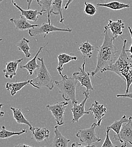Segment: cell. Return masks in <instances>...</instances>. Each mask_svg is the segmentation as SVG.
Here are the masks:
<instances>
[{"label":"cell","instance_id":"2e32d148","mask_svg":"<svg viewBox=\"0 0 132 147\" xmlns=\"http://www.w3.org/2000/svg\"><path fill=\"white\" fill-rule=\"evenodd\" d=\"M70 140L64 137L58 129V126H55L54 137L49 147H68V145Z\"/></svg>","mask_w":132,"mask_h":147},{"label":"cell","instance_id":"8fae6325","mask_svg":"<svg viewBox=\"0 0 132 147\" xmlns=\"http://www.w3.org/2000/svg\"><path fill=\"white\" fill-rule=\"evenodd\" d=\"M130 118H131V116L128 117L125 115H124L122 117V118L120 120L115 121L112 125H111L110 126H108L107 127V129H109L110 130L113 129L115 132L116 135H115L113 136L114 140H117V141H119L121 143H123V142L121 140L120 137V132L122 129L123 124L128 122Z\"/></svg>","mask_w":132,"mask_h":147},{"label":"cell","instance_id":"ab89813d","mask_svg":"<svg viewBox=\"0 0 132 147\" xmlns=\"http://www.w3.org/2000/svg\"><path fill=\"white\" fill-rule=\"evenodd\" d=\"M3 1H5V0H0V4H1V3L2 2H3ZM12 1V2H14V0H11Z\"/></svg>","mask_w":132,"mask_h":147},{"label":"cell","instance_id":"e575fe53","mask_svg":"<svg viewBox=\"0 0 132 147\" xmlns=\"http://www.w3.org/2000/svg\"><path fill=\"white\" fill-rule=\"evenodd\" d=\"M3 106V104H0V118L3 117V115H5V112L1 110Z\"/></svg>","mask_w":132,"mask_h":147},{"label":"cell","instance_id":"ac0fdd59","mask_svg":"<svg viewBox=\"0 0 132 147\" xmlns=\"http://www.w3.org/2000/svg\"><path fill=\"white\" fill-rule=\"evenodd\" d=\"M32 132V138L38 143H41L47 140L50 137V131L46 127H33Z\"/></svg>","mask_w":132,"mask_h":147},{"label":"cell","instance_id":"1f68e13d","mask_svg":"<svg viewBox=\"0 0 132 147\" xmlns=\"http://www.w3.org/2000/svg\"><path fill=\"white\" fill-rule=\"evenodd\" d=\"M128 30H129V32H130V34H131V38H132V29L131 28V27H128ZM126 51H127V52H129V53H131V55H130L129 57L131 58V59H132V45H131L130 48H129L128 50H126Z\"/></svg>","mask_w":132,"mask_h":147},{"label":"cell","instance_id":"60d3db41","mask_svg":"<svg viewBox=\"0 0 132 147\" xmlns=\"http://www.w3.org/2000/svg\"><path fill=\"white\" fill-rule=\"evenodd\" d=\"M2 41V38H0V42Z\"/></svg>","mask_w":132,"mask_h":147},{"label":"cell","instance_id":"8992f818","mask_svg":"<svg viewBox=\"0 0 132 147\" xmlns=\"http://www.w3.org/2000/svg\"><path fill=\"white\" fill-rule=\"evenodd\" d=\"M98 127L96 123H93L89 129H80L76 134V136L80 140L87 146H92L95 142H100L102 140L96 133L95 129Z\"/></svg>","mask_w":132,"mask_h":147},{"label":"cell","instance_id":"836d02e7","mask_svg":"<svg viewBox=\"0 0 132 147\" xmlns=\"http://www.w3.org/2000/svg\"><path fill=\"white\" fill-rule=\"evenodd\" d=\"M74 1V0H67V2H66V5H65V6H64V9H65V10H67L68 8V7H69V6L71 5V3Z\"/></svg>","mask_w":132,"mask_h":147},{"label":"cell","instance_id":"4dcf8cb0","mask_svg":"<svg viewBox=\"0 0 132 147\" xmlns=\"http://www.w3.org/2000/svg\"><path fill=\"white\" fill-rule=\"evenodd\" d=\"M71 147H96L94 145H92V146H83L82 144L78 143L77 142L71 144Z\"/></svg>","mask_w":132,"mask_h":147},{"label":"cell","instance_id":"484cf974","mask_svg":"<svg viewBox=\"0 0 132 147\" xmlns=\"http://www.w3.org/2000/svg\"><path fill=\"white\" fill-rule=\"evenodd\" d=\"M29 40L25 37H23L17 44V47L18 48V51L23 52L24 54L25 57L27 58H30L31 56V54L29 52V51L31 49L29 45Z\"/></svg>","mask_w":132,"mask_h":147},{"label":"cell","instance_id":"e0dca14e","mask_svg":"<svg viewBox=\"0 0 132 147\" xmlns=\"http://www.w3.org/2000/svg\"><path fill=\"white\" fill-rule=\"evenodd\" d=\"M108 28L111 31L112 35L115 38L123 34V29L125 28V24L121 19H118L117 21L112 20H109V23L107 25Z\"/></svg>","mask_w":132,"mask_h":147},{"label":"cell","instance_id":"9a60e30c","mask_svg":"<svg viewBox=\"0 0 132 147\" xmlns=\"http://www.w3.org/2000/svg\"><path fill=\"white\" fill-rule=\"evenodd\" d=\"M10 21L14 24L15 28L19 31H24L29 30L39 26V24H32L27 21V19L23 16H20V18L10 19Z\"/></svg>","mask_w":132,"mask_h":147},{"label":"cell","instance_id":"7c38bea8","mask_svg":"<svg viewBox=\"0 0 132 147\" xmlns=\"http://www.w3.org/2000/svg\"><path fill=\"white\" fill-rule=\"evenodd\" d=\"M12 3L14 6H15L18 9H19V11L21 13V16H24L27 20L32 21L34 22H37L38 19V17L42 16L44 13V11H42V10L41 11L32 9L24 10L22 9L20 6H19V5L15 2H13Z\"/></svg>","mask_w":132,"mask_h":147},{"label":"cell","instance_id":"6da1fadb","mask_svg":"<svg viewBox=\"0 0 132 147\" xmlns=\"http://www.w3.org/2000/svg\"><path fill=\"white\" fill-rule=\"evenodd\" d=\"M115 38L107 26L104 27V40L103 42L99 47H97L98 55L96 65L94 70L90 73L91 76L97 77L99 72L103 73L111 66H112L119 57V51L113 44Z\"/></svg>","mask_w":132,"mask_h":147},{"label":"cell","instance_id":"9c48e42d","mask_svg":"<svg viewBox=\"0 0 132 147\" xmlns=\"http://www.w3.org/2000/svg\"><path fill=\"white\" fill-rule=\"evenodd\" d=\"M83 94L85 96V98L80 104H78V102H72V108L71 109L73 114V119L71 121L72 123L78 122L80 119L84 115L89 114V111H86L85 109V107L88 99L89 98L90 93L84 92Z\"/></svg>","mask_w":132,"mask_h":147},{"label":"cell","instance_id":"3957f363","mask_svg":"<svg viewBox=\"0 0 132 147\" xmlns=\"http://www.w3.org/2000/svg\"><path fill=\"white\" fill-rule=\"evenodd\" d=\"M41 65L36 78L31 80V85L34 87L39 89L40 87H46L49 91H52L54 86L53 78L49 72L43 58H38Z\"/></svg>","mask_w":132,"mask_h":147},{"label":"cell","instance_id":"44dd1931","mask_svg":"<svg viewBox=\"0 0 132 147\" xmlns=\"http://www.w3.org/2000/svg\"><path fill=\"white\" fill-rule=\"evenodd\" d=\"M28 84H31V80L21 82L7 83L6 84V88L10 92L12 96H14L17 92H19L23 88Z\"/></svg>","mask_w":132,"mask_h":147},{"label":"cell","instance_id":"4fadbf2b","mask_svg":"<svg viewBox=\"0 0 132 147\" xmlns=\"http://www.w3.org/2000/svg\"><path fill=\"white\" fill-rule=\"evenodd\" d=\"M23 58H20L7 62L5 68L3 70V72L5 74V77L11 79L15 76L17 75L18 65L19 63H21L23 62Z\"/></svg>","mask_w":132,"mask_h":147},{"label":"cell","instance_id":"cb8c5ba5","mask_svg":"<svg viewBox=\"0 0 132 147\" xmlns=\"http://www.w3.org/2000/svg\"><path fill=\"white\" fill-rule=\"evenodd\" d=\"M63 0H53L52 7L50 10V14H53L56 16H60V23H64V18L63 17Z\"/></svg>","mask_w":132,"mask_h":147},{"label":"cell","instance_id":"74e56055","mask_svg":"<svg viewBox=\"0 0 132 147\" xmlns=\"http://www.w3.org/2000/svg\"><path fill=\"white\" fill-rule=\"evenodd\" d=\"M127 143L124 142V144H123V145H122V146H121L120 147H127Z\"/></svg>","mask_w":132,"mask_h":147},{"label":"cell","instance_id":"277c9868","mask_svg":"<svg viewBox=\"0 0 132 147\" xmlns=\"http://www.w3.org/2000/svg\"><path fill=\"white\" fill-rule=\"evenodd\" d=\"M127 40L124 39L120 55L113 65L107 69L106 71H112L121 77V73L123 70L128 67H132V59L127 54Z\"/></svg>","mask_w":132,"mask_h":147},{"label":"cell","instance_id":"7a4b0ae2","mask_svg":"<svg viewBox=\"0 0 132 147\" xmlns=\"http://www.w3.org/2000/svg\"><path fill=\"white\" fill-rule=\"evenodd\" d=\"M62 77L61 80L55 81V84L59 90V93L66 101H71L72 102H78L76 97V89L78 84V80L73 77H68L59 74Z\"/></svg>","mask_w":132,"mask_h":147},{"label":"cell","instance_id":"4316f807","mask_svg":"<svg viewBox=\"0 0 132 147\" xmlns=\"http://www.w3.org/2000/svg\"><path fill=\"white\" fill-rule=\"evenodd\" d=\"M27 130L25 129H22L20 131H18V132L9 131L6 129L5 126H2L1 130H0V139H8L13 136L20 135L24 133H27Z\"/></svg>","mask_w":132,"mask_h":147},{"label":"cell","instance_id":"f546056e","mask_svg":"<svg viewBox=\"0 0 132 147\" xmlns=\"http://www.w3.org/2000/svg\"><path fill=\"white\" fill-rule=\"evenodd\" d=\"M110 131V129H107L106 138H105L104 143H103L101 147H117V146H115L113 144L110 138V135H109Z\"/></svg>","mask_w":132,"mask_h":147},{"label":"cell","instance_id":"ba28073f","mask_svg":"<svg viewBox=\"0 0 132 147\" xmlns=\"http://www.w3.org/2000/svg\"><path fill=\"white\" fill-rule=\"evenodd\" d=\"M85 64L86 62L85 60L81 67H78L79 71L74 72L73 73V76L80 82L81 87H84L86 88V91L85 92L90 93V91L94 90V88L90 79V73L86 72L85 70Z\"/></svg>","mask_w":132,"mask_h":147},{"label":"cell","instance_id":"f1b7e54d","mask_svg":"<svg viewBox=\"0 0 132 147\" xmlns=\"http://www.w3.org/2000/svg\"><path fill=\"white\" fill-rule=\"evenodd\" d=\"M84 13L89 16H93L96 13V9L92 3L85 2H84Z\"/></svg>","mask_w":132,"mask_h":147},{"label":"cell","instance_id":"d6a6232c","mask_svg":"<svg viewBox=\"0 0 132 147\" xmlns=\"http://www.w3.org/2000/svg\"><path fill=\"white\" fill-rule=\"evenodd\" d=\"M117 97H123V98H128L132 99V93H128L124 94H117Z\"/></svg>","mask_w":132,"mask_h":147},{"label":"cell","instance_id":"7402d4cb","mask_svg":"<svg viewBox=\"0 0 132 147\" xmlns=\"http://www.w3.org/2000/svg\"><path fill=\"white\" fill-rule=\"evenodd\" d=\"M10 109L13 111V117L15 120L16 121L17 123L19 125L24 124L28 126L29 130L31 131V129H33V126H32L31 122L25 118L21 109L14 107H11Z\"/></svg>","mask_w":132,"mask_h":147},{"label":"cell","instance_id":"d4e9b609","mask_svg":"<svg viewBox=\"0 0 132 147\" xmlns=\"http://www.w3.org/2000/svg\"><path fill=\"white\" fill-rule=\"evenodd\" d=\"M96 5L98 6L107 7L113 10H120L124 9H128L131 7L129 4H126L118 1H112L107 3H97Z\"/></svg>","mask_w":132,"mask_h":147},{"label":"cell","instance_id":"d590c367","mask_svg":"<svg viewBox=\"0 0 132 147\" xmlns=\"http://www.w3.org/2000/svg\"><path fill=\"white\" fill-rule=\"evenodd\" d=\"M14 147H33V146H30L29 145H27V144H19L18 145H16L15 146H14Z\"/></svg>","mask_w":132,"mask_h":147},{"label":"cell","instance_id":"30bf717a","mask_svg":"<svg viewBox=\"0 0 132 147\" xmlns=\"http://www.w3.org/2000/svg\"><path fill=\"white\" fill-rule=\"evenodd\" d=\"M89 110L94 114V118L97 121V126L98 127H100L102 119L107 111L106 108L103 105L99 104L98 101H95L89 108Z\"/></svg>","mask_w":132,"mask_h":147},{"label":"cell","instance_id":"f35d334b","mask_svg":"<svg viewBox=\"0 0 132 147\" xmlns=\"http://www.w3.org/2000/svg\"><path fill=\"white\" fill-rule=\"evenodd\" d=\"M98 1H101V2H103V3H106V2H107V1H109V0H98Z\"/></svg>","mask_w":132,"mask_h":147},{"label":"cell","instance_id":"8d00e7d4","mask_svg":"<svg viewBox=\"0 0 132 147\" xmlns=\"http://www.w3.org/2000/svg\"><path fill=\"white\" fill-rule=\"evenodd\" d=\"M34 0H27V3H28V9H30V6H31V5L32 4V2L34 1ZM37 2L38 1V0H36Z\"/></svg>","mask_w":132,"mask_h":147},{"label":"cell","instance_id":"ffe728a7","mask_svg":"<svg viewBox=\"0 0 132 147\" xmlns=\"http://www.w3.org/2000/svg\"><path fill=\"white\" fill-rule=\"evenodd\" d=\"M77 57L74 54H67V53H60L58 56V65L57 67V70L59 74L62 73L63 70V66L64 65L68 63L71 61H76Z\"/></svg>","mask_w":132,"mask_h":147},{"label":"cell","instance_id":"83f0119b","mask_svg":"<svg viewBox=\"0 0 132 147\" xmlns=\"http://www.w3.org/2000/svg\"><path fill=\"white\" fill-rule=\"evenodd\" d=\"M53 0H38V3L41 7L42 10L48 15V20L49 23H51L50 21V10L52 7Z\"/></svg>","mask_w":132,"mask_h":147},{"label":"cell","instance_id":"52a82bcc","mask_svg":"<svg viewBox=\"0 0 132 147\" xmlns=\"http://www.w3.org/2000/svg\"><path fill=\"white\" fill-rule=\"evenodd\" d=\"M68 105L69 102L68 101H61L57 102L52 105L49 104L46 106V110L51 111L58 126H62L64 124V118L65 110Z\"/></svg>","mask_w":132,"mask_h":147},{"label":"cell","instance_id":"5b68a950","mask_svg":"<svg viewBox=\"0 0 132 147\" xmlns=\"http://www.w3.org/2000/svg\"><path fill=\"white\" fill-rule=\"evenodd\" d=\"M54 32H71L72 29L70 28H62L54 26L52 23H43L41 25H39V26L38 27L29 30L28 34L31 37H35L41 35H44V37L45 38L48 34Z\"/></svg>","mask_w":132,"mask_h":147},{"label":"cell","instance_id":"d6986e66","mask_svg":"<svg viewBox=\"0 0 132 147\" xmlns=\"http://www.w3.org/2000/svg\"><path fill=\"white\" fill-rule=\"evenodd\" d=\"M120 137L123 143H129L132 145V117L128 122L123 126L120 132Z\"/></svg>","mask_w":132,"mask_h":147},{"label":"cell","instance_id":"603a6c76","mask_svg":"<svg viewBox=\"0 0 132 147\" xmlns=\"http://www.w3.org/2000/svg\"><path fill=\"white\" fill-rule=\"evenodd\" d=\"M95 47L88 41L81 43L78 47V51L81 53L84 59L86 58H91L93 55V52L94 51Z\"/></svg>","mask_w":132,"mask_h":147},{"label":"cell","instance_id":"5bb4252c","mask_svg":"<svg viewBox=\"0 0 132 147\" xmlns=\"http://www.w3.org/2000/svg\"><path fill=\"white\" fill-rule=\"evenodd\" d=\"M48 44L47 43L46 45L45 46H42V47H41L38 51L37 52V53L36 54V55L34 56V57L31 59L30 61H29L25 65H20V68L23 70H27L28 71V74L27 75H32L34 74V71L38 69L40 67V66L38 65V63H37V59H38V56L40 55V52L42 51V50L48 45Z\"/></svg>","mask_w":132,"mask_h":147}]
</instances>
